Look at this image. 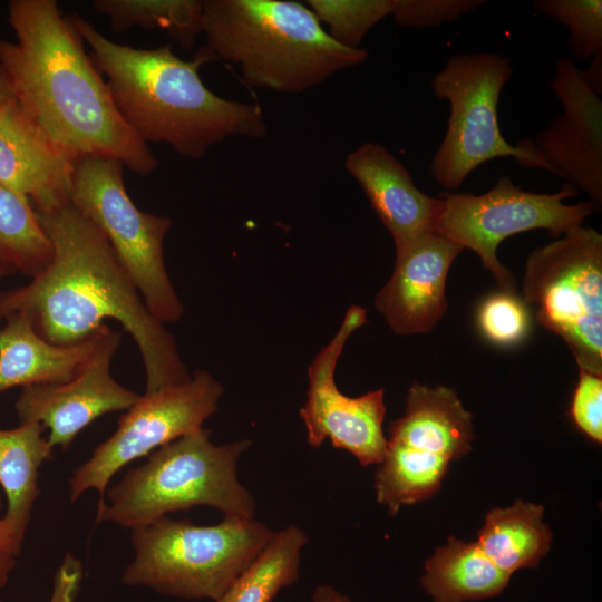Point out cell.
I'll list each match as a JSON object with an SVG mask.
<instances>
[{
	"instance_id": "6da1fadb",
	"label": "cell",
	"mask_w": 602,
	"mask_h": 602,
	"mask_svg": "<svg viewBox=\"0 0 602 602\" xmlns=\"http://www.w3.org/2000/svg\"><path fill=\"white\" fill-rule=\"evenodd\" d=\"M37 214L52 258L29 283L0 291V324L22 312L42 339L67 347L90 339L113 319L139 350L145 392L187 381L174 336L149 312L100 231L70 203Z\"/></svg>"
},
{
	"instance_id": "7a4b0ae2",
	"label": "cell",
	"mask_w": 602,
	"mask_h": 602,
	"mask_svg": "<svg viewBox=\"0 0 602 602\" xmlns=\"http://www.w3.org/2000/svg\"><path fill=\"white\" fill-rule=\"evenodd\" d=\"M14 42L0 40V64L14 98L76 162L116 159L149 175L157 158L118 113L84 40L55 0H12Z\"/></svg>"
},
{
	"instance_id": "3957f363",
	"label": "cell",
	"mask_w": 602,
	"mask_h": 602,
	"mask_svg": "<svg viewBox=\"0 0 602 602\" xmlns=\"http://www.w3.org/2000/svg\"><path fill=\"white\" fill-rule=\"evenodd\" d=\"M67 17L106 76L122 118L145 144L165 143L179 155L198 159L227 137L259 139L266 135L258 104L225 99L202 81L200 67L215 58L210 49L203 48L185 61L171 45L153 49L119 45L80 16Z\"/></svg>"
},
{
	"instance_id": "277c9868",
	"label": "cell",
	"mask_w": 602,
	"mask_h": 602,
	"mask_svg": "<svg viewBox=\"0 0 602 602\" xmlns=\"http://www.w3.org/2000/svg\"><path fill=\"white\" fill-rule=\"evenodd\" d=\"M202 32L215 58L237 65L251 87L299 94L361 65L368 52L332 39L304 4L205 0Z\"/></svg>"
},
{
	"instance_id": "5b68a950",
	"label": "cell",
	"mask_w": 602,
	"mask_h": 602,
	"mask_svg": "<svg viewBox=\"0 0 602 602\" xmlns=\"http://www.w3.org/2000/svg\"><path fill=\"white\" fill-rule=\"evenodd\" d=\"M210 436L211 430L204 428L184 435L128 469L97 505L96 524L110 522L133 530L198 505L214 507L224 516L253 518L254 498L236 474L239 458L251 440L216 445Z\"/></svg>"
},
{
	"instance_id": "8992f818",
	"label": "cell",
	"mask_w": 602,
	"mask_h": 602,
	"mask_svg": "<svg viewBox=\"0 0 602 602\" xmlns=\"http://www.w3.org/2000/svg\"><path fill=\"white\" fill-rule=\"evenodd\" d=\"M135 556L122 582L185 600L216 602L269 543L274 532L253 518L224 516L195 525L167 515L130 530Z\"/></svg>"
},
{
	"instance_id": "52a82bcc",
	"label": "cell",
	"mask_w": 602,
	"mask_h": 602,
	"mask_svg": "<svg viewBox=\"0 0 602 602\" xmlns=\"http://www.w3.org/2000/svg\"><path fill=\"white\" fill-rule=\"evenodd\" d=\"M522 291L579 369L602 376V235L580 225L531 252Z\"/></svg>"
},
{
	"instance_id": "ba28073f",
	"label": "cell",
	"mask_w": 602,
	"mask_h": 602,
	"mask_svg": "<svg viewBox=\"0 0 602 602\" xmlns=\"http://www.w3.org/2000/svg\"><path fill=\"white\" fill-rule=\"evenodd\" d=\"M116 159L85 156L74 168L70 204L106 237L149 312L163 324L184 313L163 252L172 220L140 211L129 197Z\"/></svg>"
},
{
	"instance_id": "9c48e42d",
	"label": "cell",
	"mask_w": 602,
	"mask_h": 602,
	"mask_svg": "<svg viewBox=\"0 0 602 602\" xmlns=\"http://www.w3.org/2000/svg\"><path fill=\"white\" fill-rule=\"evenodd\" d=\"M512 74L508 57L484 51L453 55L433 76L434 95L450 106L445 136L429 164L440 186L458 188L474 169L495 158L513 157L517 164L523 159L498 124L501 93Z\"/></svg>"
},
{
	"instance_id": "30bf717a",
	"label": "cell",
	"mask_w": 602,
	"mask_h": 602,
	"mask_svg": "<svg viewBox=\"0 0 602 602\" xmlns=\"http://www.w3.org/2000/svg\"><path fill=\"white\" fill-rule=\"evenodd\" d=\"M577 191L564 184L554 193L525 191L501 175L485 193H443V212L437 233L463 249L475 252L502 291L514 292V279L497 259L499 244L522 232L547 230L555 237L583 225L594 204L564 201Z\"/></svg>"
},
{
	"instance_id": "8fae6325",
	"label": "cell",
	"mask_w": 602,
	"mask_h": 602,
	"mask_svg": "<svg viewBox=\"0 0 602 602\" xmlns=\"http://www.w3.org/2000/svg\"><path fill=\"white\" fill-rule=\"evenodd\" d=\"M224 387L206 370H196L182 383L145 392L124 414L117 429L99 444L69 479V498L76 502L96 489L101 504L113 476L128 463L203 428L219 409Z\"/></svg>"
},
{
	"instance_id": "7c38bea8",
	"label": "cell",
	"mask_w": 602,
	"mask_h": 602,
	"mask_svg": "<svg viewBox=\"0 0 602 602\" xmlns=\"http://www.w3.org/2000/svg\"><path fill=\"white\" fill-rule=\"evenodd\" d=\"M550 87L561 111L534 139L516 146L523 153L521 166L541 168L564 184L602 204V99L584 79L573 58L560 57Z\"/></svg>"
},
{
	"instance_id": "4fadbf2b",
	"label": "cell",
	"mask_w": 602,
	"mask_h": 602,
	"mask_svg": "<svg viewBox=\"0 0 602 602\" xmlns=\"http://www.w3.org/2000/svg\"><path fill=\"white\" fill-rule=\"evenodd\" d=\"M366 322V309L350 305L337 333L309 366L307 401L299 410L311 447H320L329 439L334 448L355 456L361 466L379 464L387 452L382 428L385 390L349 397L337 387L334 371L348 339Z\"/></svg>"
},
{
	"instance_id": "5bb4252c",
	"label": "cell",
	"mask_w": 602,
	"mask_h": 602,
	"mask_svg": "<svg viewBox=\"0 0 602 602\" xmlns=\"http://www.w3.org/2000/svg\"><path fill=\"white\" fill-rule=\"evenodd\" d=\"M120 338L105 323L90 357L71 380L22 388L14 404L19 423L40 424L49 430V444L66 450L84 428L103 415L134 406L139 395L110 373Z\"/></svg>"
},
{
	"instance_id": "9a60e30c",
	"label": "cell",
	"mask_w": 602,
	"mask_h": 602,
	"mask_svg": "<svg viewBox=\"0 0 602 602\" xmlns=\"http://www.w3.org/2000/svg\"><path fill=\"white\" fill-rule=\"evenodd\" d=\"M463 250L436 232L396 252L392 274L375 298L395 333L421 334L437 326L448 308L449 269Z\"/></svg>"
},
{
	"instance_id": "2e32d148",
	"label": "cell",
	"mask_w": 602,
	"mask_h": 602,
	"mask_svg": "<svg viewBox=\"0 0 602 602\" xmlns=\"http://www.w3.org/2000/svg\"><path fill=\"white\" fill-rule=\"evenodd\" d=\"M76 161L12 97L0 107V182L50 213L70 203Z\"/></svg>"
},
{
	"instance_id": "e0dca14e",
	"label": "cell",
	"mask_w": 602,
	"mask_h": 602,
	"mask_svg": "<svg viewBox=\"0 0 602 602\" xmlns=\"http://www.w3.org/2000/svg\"><path fill=\"white\" fill-rule=\"evenodd\" d=\"M344 168L391 234L396 252L437 232L443 198L417 188L410 172L386 146L360 145L347 155Z\"/></svg>"
},
{
	"instance_id": "ac0fdd59",
	"label": "cell",
	"mask_w": 602,
	"mask_h": 602,
	"mask_svg": "<svg viewBox=\"0 0 602 602\" xmlns=\"http://www.w3.org/2000/svg\"><path fill=\"white\" fill-rule=\"evenodd\" d=\"M473 439V415L456 390L414 382L407 392L405 414L390 424L387 441L452 462L472 450Z\"/></svg>"
},
{
	"instance_id": "d6986e66",
	"label": "cell",
	"mask_w": 602,
	"mask_h": 602,
	"mask_svg": "<svg viewBox=\"0 0 602 602\" xmlns=\"http://www.w3.org/2000/svg\"><path fill=\"white\" fill-rule=\"evenodd\" d=\"M98 332L74 346H55L36 332L26 314H8L0 324V392L71 380L90 357Z\"/></svg>"
},
{
	"instance_id": "ffe728a7",
	"label": "cell",
	"mask_w": 602,
	"mask_h": 602,
	"mask_svg": "<svg viewBox=\"0 0 602 602\" xmlns=\"http://www.w3.org/2000/svg\"><path fill=\"white\" fill-rule=\"evenodd\" d=\"M38 423H20L0 429V486L6 493L3 525L12 541L22 547L35 503L40 495L39 468L51 459L54 447Z\"/></svg>"
},
{
	"instance_id": "44dd1931",
	"label": "cell",
	"mask_w": 602,
	"mask_h": 602,
	"mask_svg": "<svg viewBox=\"0 0 602 602\" xmlns=\"http://www.w3.org/2000/svg\"><path fill=\"white\" fill-rule=\"evenodd\" d=\"M511 577L488 559L477 542L449 536L426 560L419 582L433 602H470L499 595Z\"/></svg>"
},
{
	"instance_id": "7402d4cb",
	"label": "cell",
	"mask_w": 602,
	"mask_h": 602,
	"mask_svg": "<svg viewBox=\"0 0 602 602\" xmlns=\"http://www.w3.org/2000/svg\"><path fill=\"white\" fill-rule=\"evenodd\" d=\"M542 505L516 499L511 506L487 512L478 532V545L502 571L535 567L547 554L553 541L550 526L543 521Z\"/></svg>"
},
{
	"instance_id": "603a6c76",
	"label": "cell",
	"mask_w": 602,
	"mask_h": 602,
	"mask_svg": "<svg viewBox=\"0 0 602 602\" xmlns=\"http://www.w3.org/2000/svg\"><path fill=\"white\" fill-rule=\"evenodd\" d=\"M449 465L445 457L388 443L375 475L377 501L394 516L405 505L428 499L439 491Z\"/></svg>"
},
{
	"instance_id": "cb8c5ba5",
	"label": "cell",
	"mask_w": 602,
	"mask_h": 602,
	"mask_svg": "<svg viewBox=\"0 0 602 602\" xmlns=\"http://www.w3.org/2000/svg\"><path fill=\"white\" fill-rule=\"evenodd\" d=\"M305 532L289 525L273 536L216 602H272L299 579Z\"/></svg>"
},
{
	"instance_id": "d4e9b609",
	"label": "cell",
	"mask_w": 602,
	"mask_h": 602,
	"mask_svg": "<svg viewBox=\"0 0 602 602\" xmlns=\"http://www.w3.org/2000/svg\"><path fill=\"white\" fill-rule=\"evenodd\" d=\"M51 258V242L29 200L0 182V261L32 278Z\"/></svg>"
},
{
	"instance_id": "484cf974",
	"label": "cell",
	"mask_w": 602,
	"mask_h": 602,
	"mask_svg": "<svg viewBox=\"0 0 602 602\" xmlns=\"http://www.w3.org/2000/svg\"><path fill=\"white\" fill-rule=\"evenodd\" d=\"M93 8L109 19L115 32L134 27L162 29L185 48L202 32L200 0H95Z\"/></svg>"
},
{
	"instance_id": "4316f807",
	"label": "cell",
	"mask_w": 602,
	"mask_h": 602,
	"mask_svg": "<svg viewBox=\"0 0 602 602\" xmlns=\"http://www.w3.org/2000/svg\"><path fill=\"white\" fill-rule=\"evenodd\" d=\"M305 6L337 42L359 48L366 35L391 14L394 0H307Z\"/></svg>"
},
{
	"instance_id": "83f0119b",
	"label": "cell",
	"mask_w": 602,
	"mask_h": 602,
	"mask_svg": "<svg viewBox=\"0 0 602 602\" xmlns=\"http://www.w3.org/2000/svg\"><path fill=\"white\" fill-rule=\"evenodd\" d=\"M533 8L569 29L567 45L581 59L602 54L601 0H535Z\"/></svg>"
},
{
	"instance_id": "f1b7e54d",
	"label": "cell",
	"mask_w": 602,
	"mask_h": 602,
	"mask_svg": "<svg viewBox=\"0 0 602 602\" xmlns=\"http://www.w3.org/2000/svg\"><path fill=\"white\" fill-rule=\"evenodd\" d=\"M526 303L514 292L499 291L487 297L479 305L477 323L482 334L497 346H515L530 330Z\"/></svg>"
},
{
	"instance_id": "f546056e",
	"label": "cell",
	"mask_w": 602,
	"mask_h": 602,
	"mask_svg": "<svg viewBox=\"0 0 602 602\" xmlns=\"http://www.w3.org/2000/svg\"><path fill=\"white\" fill-rule=\"evenodd\" d=\"M487 3L485 0H394L391 14L404 28H435Z\"/></svg>"
},
{
	"instance_id": "4dcf8cb0",
	"label": "cell",
	"mask_w": 602,
	"mask_h": 602,
	"mask_svg": "<svg viewBox=\"0 0 602 602\" xmlns=\"http://www.w3.org/2000/svg\"><path fill=\"white\" fill-rule=\"evenodd\" d=\"M571 417L582 433L595 443H602V376L579 369Z\"/></svg>"
},
{
	"instance_id": "1f68e13d",
	"label": "cell",
	"mask_w": 602,
	"mask_h": 602,
	"mask_svg": "<svg viewBox=\"0 0 602 602\" xmlns=\"http://www.w3.org/2000/svg\"><path fill=\"white\" fill-rule=\"evenodd\" d=\"M82 575L81 562L67 553L55 573L49 602H76Z\"/></svg>"
},
{
	"instance_id": "d6a6232c",
	"label": "cell",
	"mask_w": 602,
	"mask_h": 602,
	"mask_svg": "<svg viewBox=\"0 0 602 602\" xmlns=\"http://www.w3.org/2000/svg\"><path fill=\"white\" fill-rule=\"evenodd\" d=\"M2 507V498L0 495V511ZM21 552L12 538L9 536L2 518L0 517V590H2L10 577L13 569L16 567L17 557Z\"/></svg>"
},
{
	"instance_id": "836d02e7",
	"label": "cell",
	"mask_w": 602,
	"mask_h": 602,
	"mask_svg": "<svg viewBox=\"0 0 602 602\" xmlns=\"http://www.w3.org/2000/svg\"><path fill=\"white\" fill-rule=\"evenodd\" d=\"M586 82L599 94H602V54L591 59L586 69H581Z\"/></svg>"
},
{
	"instance_id": "e575fe53",
	"label": "cell",
	"mask_w": 602,
	"mask_h": 602,
	"mask_svg": "<svg viewBox=\"0 0 602 602\" xmlns=\"http://www.w3.org/2000/svg\"><path fill=\"white\" fill-rule=\"evenodd\" d=\"M311 599L312 602H352L347 595L329 584L318 585Z\"/></svg>"
},
{
	"instance_id": "d590c367",
	"label": "cell",
	"mask_w": 602,
	"mask_h": 602,
	"mask_svg": "<svg viewBox=\"0 0 602 602\" xmlns=\"http://www.w3.org/2000/svg\"><path fill=\"white\" fill-rule=\"evenodd\" d=\"M13 96L8 77L0 64V107L3 106Z\"/></svg>"
},
{
	"instance_id": "8d00e7d4",
	"label": "cell",
	"mask_w": 602,
	"mask_h": 602,
	"mask_svg": "<svg viewBox=\"0 0 602 602\" xmlns=\"http://www.w3.org/2000/svg\"><path fill=\"white\" fill-rule=\"evenodd\" d=\"M17 271L8 264L0 261V279L14 274Z\"/></svg>"
}]
</instances>
